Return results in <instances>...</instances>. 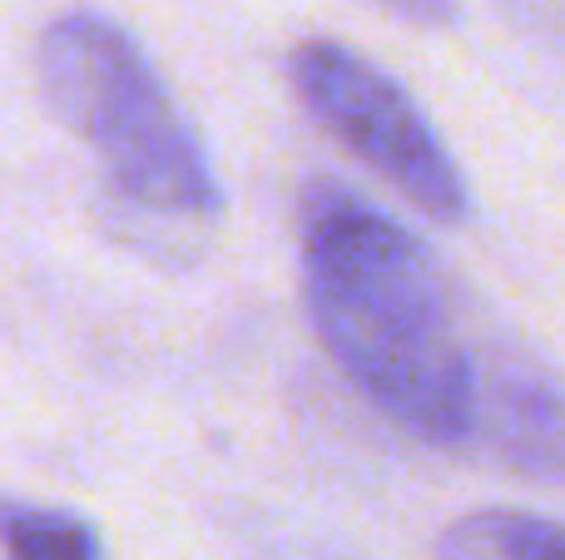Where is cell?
Returning <instances> with one entry per match:
<instances>
[{
	"mask_svg": "<svg viewBox=\"0 0 565 560\" xmlns=\"http://www.w3.org/2000/svg\"><path fill=\"white\" fill-rule=\"evenodd\" d=\"M40 89L95 149L119 198L169 218H218L224 189L149 55L105 15H60L40 35Z\"/></svg>",
	"mask_w": 565,
	"mask_h": 560,
	"instance_id": "2",
	"label": "cell"
},
{
	"mask_svg": "<svg viewBox=\"0 0 565 560\" xmlns=\"http://www.w3.org/2000/svg\"><path fill=\"white\" fill-rule=\"evenodd\" d=\"M0 546L10 560H99V531L55 506L0 496Z\"/></svg>",
	"mask_w": 565,
	"mask_h": 560,
	"instance_id": "5",
	"label": "cell"
},
{
	"mask_svg": "<svg viewBox=\"0 0 565 560\" xmlns=\"http://www.w3.org/2000/svg\"><path fill=\"white\" fill-rule=\"evenodd\" d=\"M288 79L308 115L412 208L437 224H461L471 214V189L451 149L382 65L338 40H302L288 55Z\"/></svg>",
	"mask_w": 565,
	"mask_h": 560,
	"instance_id": "3",
	"label": "cell"
},
{
	"mask_svg": "<svg viewBox=\"0 0 565 560\" xmlns=\"http://www.w3.org/2000/svg\"><path fill=\"white\" fill-rule=\"evenodd\" d=\"M302 303L372 407L431 446L491 442L511 367L487 373L441 263L342 184L302 194Z\"/></svg>",
	"mask_w": 565,
	"mask_h": 560,
	"instance_id": "1",
	"label": "cell"
},
{
	"mask_svg": "<svg viewBox=\"0 0 565 560\" xmlns=\"http://www.w3.org/2000/svg\"><path fill=\"white\" fill-rule=\"evenodd\" d=\"M377 6H387L392 15L412 20V25H451L457 15V0H377Z\"/></svg>",
	"mask_w": 565,
	"mask_h": 560,
	"instance_id": "6",
	"label": "cell"
},
{
	"mask_svg": "<svg viewBox=\"0 0 565 560\" xmlns=\"http://www.w3.org/2000/svg\"><path fill=\"white\" fill-rule=\"evenodd\" d=\"M437 560H565V521L531 511H467L437 536Z\"/></svg>",
	"mask_w": 565,
	"mask_h": 560,
	"instance_id": "4",
	"label": "cell"
}]
</instances>
